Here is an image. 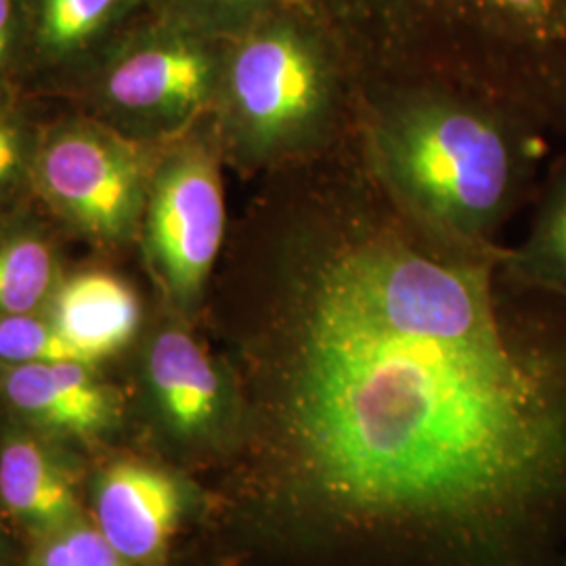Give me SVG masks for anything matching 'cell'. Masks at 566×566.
Returning a JSON list of instances; mask_svg holds the SVG:
<instances>
[{
    "label": "cell",
    "instance_id": "cell-1",
    "mask_svg": "<svg viewBox=\"0 0 566 566\" xmlns=\"http://www.w3.org/2000/svg\"><path fill=\"white\" fill-rule=\"evenodd\" d=\"M250 411L285 539L528 566L566 504V350L507 324L485 264L350 223L301 254Z\"/></svg>",
    "mask_w": 566,
    "mask_h": 566
},
{
    "label": "cell",
    "instance_id": "cell-2",
    "mask_svg": "<svg viewBox=\"0 0 566 566\" xmlns=\"http://www.w3.org/2000/svg\"><path fill=\"white\" fill-rule=\"evenodd\" d=\"M390 193L420 224L451 242L483 240L518 182V145L486 109L443 95L392 103L374 126Z\"/></svg>",
    "mask_w": 566,
    "mask_h": 566
},
{
    "label": "cell",
    "instance_id": "cell-3",
    "mask_svg": "<svg viewBox=\"0 0 566 566\" xmlns=\"http://www.w3.org/2000/svg\"><path fill=\"white\" fill-rule=\"evenodd\" d=\"M231 130L256 158L311 142L332 109V70L319 42L294 23H271L235 49L224 70Z\"/></svg>",
    "mask_w": 566,
    "mask_h": 566
},
{
    "label": "cell",
    "instance_id": "cell-4",
    "mask_svg": "<svg viewBox=\"0 0 566 566\" xmlns=\"http://www.w3.org/2000/svg\"><path fill=\"white\" fill-rule=\"evenodd\" d=\"M149 420L163 446L187 462L245 449L250 409L223 367L181 325L156 332L143 359Z\"/></svg>",
    "mask_w": 566,
    "mask_h": 566
},
{
    "label": "cell",
    "instance_id": "cell-5",
    "mask_svg": "<svg viewBox=\"0 0 566 566\" xmlns=\"http://www.w3.org/2000/svg\"><path fill=\"white\" fill-rule=\"evenodd\" d=\"M223 233L217 160L203 145H185L156 172L145 219L149 263L181 313H191L202 301Z\"/></svg>",
    "mask_w": 566,
    "mask_h": 566
},
{
    "label": "cell",
    "instance_id": "cell-6",
    "mask_svg": "<svg viewBox=\"0 0 566 566\" xmlns=\"http://www.w3.org/2000/svg\"><path fill=\"white\" fill-rule=\"evenodd\" d=\"M202 500L181 470L142 458L114 460L91 481L93 523L130 566H164Z\"/></svg>",
    "mask_w": 566,
    "mask_h": 566
},
{
    "label": "cell",
    "instance_id": "cell-7",
    "mask_svg": "<svg viewBox=\"0 0 566 566\" xmlns=\"http://www.w3.org/2000/svg\"><path fill=\"white\" fill-rule=\"evenodd\" d=\"M39 172L46 196L95 238H122L142 210V160L99 133H61L44 147Z\"/></svg>",
    "mask_w": 566,
    "mask_h": 566
},
{
    "label": "cell",
    "instance_id": "cell-8",
    "mask_svg": "<svg viewBox=\"0 0 566 566\" xmlns=\"http://www.w3.org/2000/svg\"><path fill=\"white\" fill-rule=\"evenodd\" d=\"M0 392L25 424L46 437L99 441L120 420V401L95 376L93 365L61 361L2 367Z\"/></svg>",
    "mask_w": 566,
    "mask_h": 566
},
{
    "label": "cell",
    "instance_id": "cell-9",
    "mask_svg": "<svg viewBox=\"0 0 566 566\" xmlns=\"http://www.w3.org/2000/svg\"><path fill=\"white\" fill-rule=\"evenodd\" d=\"M214 86L212 57L196 42L172 39L124 57L107 78V95L143 118L182 122L210 102Z\"/></svg>",
    "mask_w": 566,
    "mask_h": 566
},
{
    "label": "cell",
    "instance_id": "cell-10",
    "mask_svg": "<svg viewBox=\"0 0 566 566\" xmlns=\"http://www.w3.org/2000/svg\"><path fill=\"white\" fill-rule=\"evenodd\" d=\"M78 476L49 437L11 428L0 443V502L32 533L44 535L81 514Z\"/></svg>",
    "mask_w": 566,
    "mask_h": 566
},
{
    "label": "cell",
    "instance_id": "cell-11",
    "mask_svg": "<svg viewBox=\"0 0 566 566\" xmlns=\"http://www.w3.org/2000/svg\"><path fill=\"white\" fill-rule=\"evenodd\" d=\"M51 319L93 364H99L133 340L142 324V304L122 280L93 271L61 285Z\"/></svg>",
    "mask_w": 566,
    "mask_h": 566
},
{
    "label": "cell",
    "instance_id": "cell-12",
    "mask_svg": "<svg viewBox=\"0 0 566 566\" xmlns=\"http://www.w3.org/2000/svg\"><path fill=\"white\" fill-rule=\"evenodd\" d=\"M57 263L51 245L34 235L0 242V317L36 313L51 296Z\"/></svg>",
    "mask_w": 566,
    "mask_h": 566
},
{
    "label": "cell",
    "instance_id": "cell-13",
    "mask_svg": "<svg viewBox=\"0 0 566 566\" xmlns=\"http://www.w3.org/2000/svg\"><path fill=\"white\" fill-rule=\"evenodd\" d=\"M514 266L521 280L566 296V172L552 187Z\"/></svg>",
    "mask_w": 566,
    "mask_h": 566
},
{
    "label": "cell",
    "instance_id": "cell-14",
    "mask_svg": "<svg viewBox=\"0 0 566 566\" xmlns=\"http://www.w3.org/2000/svg\"><path fill=\"white\" fill-rule=\"evenodd\" d=\"M95 365L76 344L61 334L60 327L49 317L36 313L0 317V365L32 364Z\"/></svg>",
    "mask_w": 566,
    "mask_h": 566
},
{
    "label": "cell",
    "instance_id": "cell-15",
    "mask_svg": "<svg viewBox=\"0 0 566 566\" xmlns=\"http://www.w3.org/2000/svg\"><path fill=\"white\" fill-rule=\"evenodd\" d=\"M25 566H130L112 546L99 526L78 516L67 525L39 535Z\"/></svg>",
    "mask_w": 566,
    "mask_h": 566
},
{
    "label": "cell",
    "instance_id": "cell-16",
    "mask_svg": "<svg viewBox=\"0 0 566 566\" xmlns=\"http://www.w3.org/2000/svg\"><path fill=\"white\" fill-rule=\"evenodd\" d=\"M114 4L116 0H44L42 41L57 51L78 46L102 25Z\"/></svg>",
    "mask_w": 566,
    "mask_h": 566
},
{
    "label": "cell",
    "instance_id": "cell-17",
    "mask_svg": "<svg viewBox=\"0 0 566 566\" xmlns=\"http://www.w3.org/2000/svg\"><path fill=\"white\" fill-rule=\"evenodd\" d=\"M489 4L510 20L531 28L546 25L556 9V0H489Z\"/></svg>",
    "mask_w": 566,
    "mask_h": 566
},
{
    "label": "cell",
    "instance_id": "cell-18",
    "mask_svg": "<svg viewBox=\"0 0 566 566\" xmlns=\"http://www.w3.org/2000/svg\"><path fill=\"white\" fill-rule=\"evenodd\" d=\"M23 160V143L13 124L0 118V187L13 181Z\"/></svg>",
    "mask_w": 566,
    "mask_h": 566
},
{
    "label": "cell",
    "instance_id": "cell-19",
    "mask_svg": "<svg viewBox=\"0 0 566 566\" xmlns=\"http://www.w3.org/2000/svg\"><path fill=\"white\" fill-rule=\"evenodd\" d=\"M9 23H11V0H0V60L9 44Z\"/></svg>",
    "mask_w": 566,
    "mask_h": 566
},
{
    "label": "cell",
    "instance_id": "cell-20",
    "mask_svg": "<svg viewBox=\"0 0 566 566\" xmlns=\"http://www.w3.org/2000/svg\"><path fill=\"white\" fill-rule=\"evenodd\" d=\"M212 2L229 4V7H261V4L273 2V0H212Z\"/></svg>",
    "mask_w": 566,
    "mask_h": 566
}]
</instances>
